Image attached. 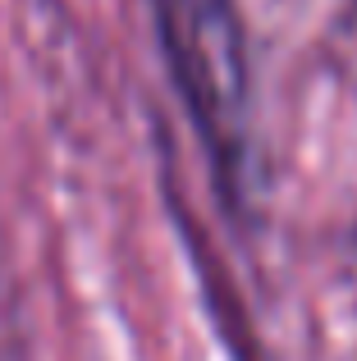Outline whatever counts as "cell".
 <instances>
[{
    "label": "cell",
    "instance_id": "1",
    "mask_svg": "<svg viewBox=\"0 0 357 361\" xmlns=\"http://www.w3.org/2000/svg\"><path fill=\"white\" fill-rule=\"evenodd\" d=\"M170 78L220 178H238L248 147V60L234 0H152Z\"/></svg>",
    "mask_w": 357,
    "mask_h": 361
}]
</instances>
